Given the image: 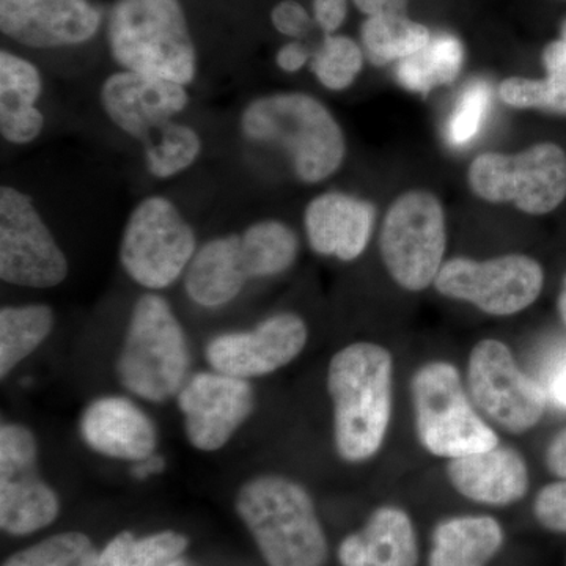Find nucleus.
Instances as JSON below:
<instances>
[{
	"label": "nucleus",
	"mask_w": 566,
	"mask_h": 566,
	"mask_svg": "<svg viewBox=\"0 0 566 566\" xmlns=\"http://www.w3.org/2000/svg\"><path fill=\"white\" fill-rule=\"evenodd\" d=\"M245 144L285 156L294 180L318 186L340 172L348 142L340 122L312 93L275 91L249 99L238 115Z\"/></svg>",
	"instance_id": "obj_1"
},
{
	"label": "nucleus",
	"mask_w": 566,
	"mask_h": 566,
	"mask_svg": "<svg viewBox=\"0 0 566 566\" xmlns=\"http://www.w3.org/2000/svg\"><path fill=\"white\" fill-rule=\"evenodd\" d=\"M394 379V354L375 342H354L331 359L327 392L334 447L345 463H367L385 447L392 422Z\"/></svg>",
	"instance_id": "obj_2"
},
{
	"label": "nucleus",
	"mask_w": 566,
	"mask_h": 566,
	"mask_svg": "<svg viewBox=\"0 0 566 566\" xmlns=\"http://www.w3.org/2000/svg\"><path fill=\"white\" fill-rule=\"evenodd\" d=\"M106 41L118 70L189 88L199 77V52L180 0H115Z\"/></svg>",
	"instance_id": "obj_3"
},
{
	"label": "nucleus",
	"mask_w": 566,
	"mask_h": 566,
	"mask_svg": "<svg viewBox=\"0 0 566 566\" xmlns=\"http://www.w3.org/2000/svg\"><path fill=\"white\" fill-rule=\"evenodd\" d=\"M234 510L268 566H324L329 545L311 493L290 476L264 474L238 491Z\"/></svg>",
	"instance_id": "obj_4"
},
{
	"label": "nucleus",
	"mask_w": 566,
	"mask_h": 566,
	"mask_svg": "<svg viewBox=\"0 0 566 566\" xmlns=\"http://www.w3.org/2000/svg\"><path fill=\"white\" fill-rule=\"evenodd\" d=\"M417 442L441 460L501 444L497 431L475 408L460 368L450 360L420 364L409 379Z\"/></svg>",
	"instance_id": "obj_5"
},
{
	"label": "nucleus",
	"mask_w": 566,
	"mask_h": 566,
	"mask_svg": "<svg viewBox=\"0 0 566 566\" xmlns=\"http://www.w3.org/2000/svg\"><path fill=\"white\" fill-rule=\"evenodd\" d=\"M191 368L188 338L172 305L145 292L133 305L117 360L122 386L151 403L180 394Z\"/></svg>",
	"instance_id": "obj_6"
},
{
	"label": "nucleus",
	"mask_w": 566,
	"mask_h": 566,
	"mask_svg": "<svg viewBox=\"0 0 566 566\" xmlns=\"http://www.w3.org/2000/svg\"><path fill=\"white\" fill-rule=\"evenodd\" d=\"M199 245L196 229L180 205L155 192L142 197L129 211L118 259L134 283L159 293L182 279Z\"/></svg>",
	"instance_id": "obj_7"
},
{
	"label": "nucleus",
	"mask_w": 566,
	"mask_h": 566,
	"mask_svg": "<svg viewBox=\"0 0 566 566\" xmlns=\"http://www.w3.org/2000/svg\"><path fill=\"white\" fill-rule=\"evenodd\" d=\"M444 205L428 189H408L387 208L378 249L387 274L408 293L427 292L446 263Z\"/></svg>",
	"instance_id": "obj_8"
},
{
	"label": "nucleus",
	"mask_w": 566,
	"mask_h": 566,
	"mask_svg": "<svg viewBox=\"0 0 566 566\" xmlns=\"http://www.w3.org/2000/svg\"><path fill=\"white\" fill-rule=\"evenodd\" d=\"M465 180L482 202L513 205L535 218L551 214L566 200V150L545 140L517 153H480Z\"/></svg>",
	"instance_id": "obj_9"
},
{
	"label": "nucleus",
	"mask_w": 566,
	"mask_h": 566,
	"mask_svg": "<svg viewBox=\"0 0 566 566\" xmlns=\"http://www.w3.org/2000/svg\"><path fill=\"white\" fill-rule=\"evenodd\" d=\"M465 386L480 415L509 434H526L546 415L547 392L501 338L476 342L465 365Z\"/></svg>",
	"instance_id": "obj_10"
},
{
	"label": "nucleus",
	"mask_w": 566,
	"mask_h": 566,
	"mask_svg": "<svg viewBox=\"0 0 566 566\" xmlns=\"http://www.w3.org/2000/svg\"><path fill=\"white\" fill-rule=\"evenodd\" d=\"M545 281V268L538 260L510 252L485 260L447 259L433 286L447 300L472 305L488 316L509 318L538 301Z\"/></svg>",
	"instance_id": "obj_11"
},
{
	"label": "nucleus",
	"mask_w": 566,
	"mask_h": 566,
	"mask_svg": "<svg viewBox=\"0 0 566 566\" xmlns=\"http://www.w3.org/2000/svg\"><path fill=\"white\" fill-rule=\"evenodd\" d=\"M70 263L31 193L13 185L0 188V279L21 289H55Z\"/></svg>",
	"instance_id": "obj_12"
},
{
	"label": "nucleus",
	"mask_w": 566,
	"mask_h": 566,
	"mask_svg": "<svg viewBox=\"0 0 566 566\" xmlns=\"http://www.w3.org/2000/svg\"><path fill=\"white\" fill-rule=\"evenodd\" d=\"M35 436L20 423L0 428V527L10 535H29L59 516L57 494L39 474Z\"/></svg>",
	"instance_id": "obj_13"
},
{
	"label": "nucleus",
	"mask_w": 566,
	"mask_h": 566,
	"mask_svg": "<svg viewBox=\"0 0 566 566\" xmlns=\"http://www.w3.org/2000/svg\"><path fill=\"white\" fill-rule=\"evenodd\" d=\"M191 88L177 82L115 70L99 85L104 117L128 139L144 145L191 107Z\"/></svg>",
	"instance_id": "obj_14"
},
{
	"label": "nucleus",
	"mask_w": 566,
	"mask_h": 566,
	"mask_svg": "<svg viewBox=\"0 0 566 566\" xmlns=\"http://www.w3.org/2000/svg\"><path fill=\"white\" fill-rule=\"evenodd\" d=\"M308 342V326L294 312L266 316L249 331H233L211 338L205 349L212 370L251 379L292 364Z\"/></svg>",
	"instance_id": "obj_15"
},
{
	"label": "nucleus",
	"mask_w": 566,
	"mask_h": 566,
	"mask_svg": "<svg viewBox=\"0 0 566 566\" xmlns=\"http://www.w3.org/2000/svg\"><path fill=\"white\" fill-rule=\"evenodd\" d=\"M103 25V10L93 0H0V32L28 50L84 46Z\"/></svg>",
	"instance_id": "obj_16"
},
{
	"label": "nucleus",
	"mask_w": 566,
	"mask_h": 566,
	"mask_svg": "<svg viewBox=\"0 0 566 566\" xmlns=\"http://www.w3.org/2000/svg\"><path fill=\"white\" fill-rule=\"evenodd\" d=\"M189 442L202 452L222 449L255 408L249 379L219 371L191 376L177 395Z\"/></svg>",
	"instance_id": "obj_17"
},
{
	"label": "nucleus",
	"mask_w": 566,
	"mask_h": 566,
	"mask_svg": "<svg viewBox=\"0 0 566 566\" xmlns=\"http://www.w3.org/2000/svg\"><path fill=\"white\" fill-rule=\"evenodd\" d=\"M376 207L356 193L329 189L305 205L303 227L312 252L342 263L356 262L374 238Z\"/></svg>",
	"instance_id": "obj_18"
},
{
	"label": "nucleus",
	"mask_w": 566,
	"mask_h": 566,
	"mask_svg": "<svg viewBox=\"0 0 566 566\" xmlns=\"http://www.w3.org/2000/svg\"><path fill=\"white\" fill-rule=\"evenodd\" d=\"M449 485L465 501L494 509L515 505L531 490V471L515 447L495 446L483 452L449 460Z\"/></svg>",
	"instance_id": "obj_19"
},
{
	"label": "nucleus",
	"mask_w": 566,
	"mask_h": 566,
	"mask_svg": "<svg viewBox=\"0 0 566 566\" xmlns=\"http://www.w3.org/2000/svg\"><path fill=\"white\" fill-rule=\"evenodd\" d=\"M80 434L93 452L115 460H147L158 447L150 417L128 398L114 395L96 398L84 409Z\"/></svg>",
	"instance_id": "obj_20"
},
{
	"label": "nucleus",
	"mask_w": 566,
	"mask_h": 566,
	"mask_svg": "<svg viewBox=\"0 0 566 566\" xmlns=\"http://www.w3.org/2000/svg\"><path fill=\"white\" fill-rule=\"evenodd\" d=\"M46 84L40 66L10 50L0 51V136L11 147H29L43 136Z\"/></svg>",
	"instance_id": "obj_21"
},
{
	"label": "nucleus",
	"mask_w": 566,
	"mask_h": 566,
	"mask_svg": "<svg viewBox=\"0 0 566 566\" xmlns=\"http://www.w3.org/2000/svg\"><path fill=\"white\" fill-rule=\"evenodd\" d=\"M342 566H419V535L401 506L379 505L363 528L346 535L337 549Z\"/></svg>",
	"instance_id": "obj_22"
},
{
	"label": "nucleus",
	"mask_w": 566,
	"mask_h": 566,
	"mask_svg": "<svg viewBox=\"0 0 566 566\" xmlns=\"http://www.w3.org/2000/svg\"><path fill=\"white\" fill-rule=\"evenodd\" d=\"M249 281L240 233L218 234L205 241L182 275L186 296L207 311L234 303Z\"/></svg>",
	"instance_id": "obj_23"
},
{
	"label": "nucleus",
	"mask_w": 566,
	"mask_h": 566,
	"mask_svg": "<svg viewBox=\"0 0 566 566\" xmlns=\"http://www.w3.org/2000/svg\"><path fill=\"white\" fill-rule=\"evenodd\" d=\"M505 545L504 526L490 515L446 517L431 532L428 566H488Z\"/></svg>",
	"instance_id": "obj_24"
},
{
	"label": "nucleus",
	"mask_w": 566,
	"mask_h": 566,
	"mask_svg": "<svg viewBox=\"0 0 566 566\" xmlns=\"http://www.w3.org/2000/svg\"><path fill=\"white\" fill-rule=\"evenodd\" d=\"M240 238L245 271L251 281L289 273L300 259V234L282 219H256L245 226Z\"/></svg>",
	"instance_id": "obj_25"
},
{
	"label": "nucleus",
	"mask_w": 566,
	"mask_h": 566,
	"mask_svg": "<svg viewBox=\"0 0 566 566\" xmlns=\"http://www.w3.org/2000/svg\"><path fill=\"white\" fill-rule=\"evenodd\" d=\"M205 140L191 123L174 120L142 145L145 172L156 181H172L188 174L202 158Z\"/></svg>",
	"instance_id": "obj_26"
},
{
	"label": "nucleus",
	"mask_w": 566,
	"mask_h": 566,
	"mask_svg": "<svg viewBox=\"0 0 566 566\" xmlns=\"http://www.w3.org/2000/svg\"><path fill=\"white\" fill-rule=\"evenodd\" d=\"M430 29L401 13L367 18L360 28V46L371 65L386 66L411 57L430 43Z\"/></svg>",
	"instance_id": "obj_27"
},
{
	"label": "nucleus",
	"mask_w": 566,
	"mask_h": 566,
	"mask_svg": "<svg viewBox=\"0 0 566 566\" xmlns=\"http://www.w3.org/2000/svg\"><path fill=\"white\" fill-rule=\"evenodd\" d=\"M55 314L46 304L0 308V376L7 378L54 329Z\"/></svg>",
	"instance_id": "obj_28"
},
{
	"label": "nucleus",
	"mask_w": 566,
	"mask_h": 566,
	"mask_svg": "<svg viewBox=\"0 0 566 566\" xmlns=\"http://www.w3.org/2000/svg\"><path fill=\"white\" fill-rule=\"evenodd\" d=\"M463 44L449 33L433 36L430 43L397 65V80L406 91L427 95L455 82L463 69Z\"/></svg>",
	"instance_id": "obj_29"
},
{
	"label": "nucleus",
	"mask_w": 566,
	"mask_h": 566,
	"mask_svg": "<svg viewBox=\"0 0 566 566\" xmlns=\"http://www.w3.org/2000/svg\"><path fill=\"white\" fill-rule=\"evenodd\" d=\"M188 545V538L174 531L158 532L144 538H137L132 532H122L104 546L96 566H163L181 557Z\"/></svg>",
	"instance_id": "obj_30"
},
{
	"label": "nucleus",
	"mask_w": 566,
	"mask_h": 566,
	"mask_svg": "<svg viewBox=\"0 0 566 566\" xmlns=\"http://www.w3.org/2000/svg\"><path fill=\"white\" fill-rule=\"evenodd\" d=\"M365 54L360 43L348 35H324L318 50L312 52V76L319 87L331 93L349 91L363 74Z\"/></svg>",
	"instance_id": "obj_31"
},
{
	"label": "nucleus",
	"mask_w": 566,
	"mask_h": 566,
	"mask_svg": "<svg viewBox=\"0 0 566 566\" xmlns=\"http://www.w3.org/2000/svg\"><path fill=\"white\" fill-rule=\"evenodd\" d=\"M99 553L81 532H63L13 554L2 566H96Z\"/></svg>",
	"instance_id": "obj_32"
},
{
	"label": "nucleus",
	"mask_w": 566,
	"mask_h": 566,
	"mask_svg": "<svg viewBox=\"0 0 566 566\" xmlns=\"http://www.w3.org/2000/svg\"><path fill=\"white\" fill-rule=\"evenodd\" d=\"M499 98L505 106L520 111H542L566 117V82L545 76H510L497 87Z\"/></svg>",
	"instance_id": "obj_33"
},
{
	"label": "nucleus",
	"mask_w": 566,
	"mask_h": 566,
	"mask_svg": "<svg viewBox=\"0 0 566 566\" xmlns=\"http://www.w3.org/2000/svg\"><path fill=\"white\" fill-rule=\"evenodd\" d=\"M491 91L485 82L465 85L447 120V140L452 147H464L479 134L490 109Z\"/></svg>",
	"instance_id": "obj_34"
},
{
	"label": "nucleus",
	"mask_w": 566,
	"mask_h": 566,
	"mask_svg": "<svg viewBox=\"0 0 566 566\" xmlns=\"http://www.w3.org/2000/svg\"><path fill=\"white\" fill-rule=\"evenodd\" d=\"M536 523L554 534H566V480L547 483L535 495Z\"/></svg>",
	"instance_id": "obj_35"
},
{
	"label": "nucleus",
	"mask_w": 566,
	"mask_h": 566,
	"mask_svg": "<svg viewBox=\"0 0 566 566\" xmlns=\"http://www.w3.org/2000/svg\"><path fill=\"white\" fill-rule=\"evenodd\" d=\"M270 21L275 32L286 39L300 40L311 31L314 18L297 0H281L271 9Z\"/></svg>",
	"instance_id": "obj_36"
},
{
	"label": "nucleus",
	"mask_w": 566,
	"mask_h": 566,
	"mask_svg": "<svg viewBox=\"0 0 566 566\" xmlns=\"http://www.w3.org/2000/svg\"><path fill=\"white\" fill-rule=\"evenodd\" d=\"M348 0H314L312 18L324 35H334L340 31L348 18Z\"/></svg>",
	"instance_id": "obj_37"
},
{
	"label": "nucleus",
	"mask_w": 566,
	"mask_h": 566,
	"mask_svg": "<svg viewBox=\"0 0 566 566\" xmlns=\"http://www.w3.org/2000/svg\"><path fill=\"white\" fill-rule=\"evenodd\" d=\"M312 52L300 40L282 44L275 52L274 63L283 74H297L311 66Z\"/></svg>",
	"instance_id": "obj_38"
},
{
	"label": "nucleus",
	"mask_w": 566,
	"mask_h": 566,
	"mask_svg": "<svg viewBox=\"0 0 566 566\" xmlns=\"http://www.w3.org/2000/svg\"><path fill=\"white\" fill-rule=\"evenodd\" d=\"M542 61L546 76L566 82V43L564 40L558 39L547 43L543 50Z\"/></svg>",
	"instance_id": "obj_39"
},
{
	"label": "nucleus",
	"mask_w": 566,
	"mask_h": 566,
	"mask_svg": "<svg viewBox=\"0 0 566 566\" xmlns=\"http://www.w3.org/2000/svg\"><path fill=\"white\" fill-rule=\"evenodd\" d=\"M545 463L547 471L557 479L566 480V427L554 434L546 447Z\"/></svg>",
	"instance_id": "obj_40"
},
{
	"label": "nucleus",
	"mask_w": 566,
	"mask_h": 566,
	"mask_svg": "<svg viewBox=\"0 0 566 566\" xmlns=\"http://www.w3.org/2000/svg\"><path fill=\"white\" fill-rule=\"evenodd\" d=\"M547 398L554 405L566 408V363L557 368L556 374L551 378L549 387H547Z\"/></svg>",
	"instance_id": "obj_41"
},
{
	"label": "nucleus",
	"mask_w": 566,
	"mask_h": 566,
	"mask_svg": "<svg viewBox=\"0 0 566 566\" xmlns=\"http://www.w3.org/2000/svg\"><path fill=\"white\" fill-rule=\"evenodd\" d=\"M164 469H166L164 458L151 455L147 460L136 461L132 469V475L136 480H145L150 475L161 474Z\"/></svg>",
	"instance_id": "obj_42"
},
{
	"label": "nucleus",
	"mask_w": 566,
	"mask_h": 566,
	"mask_svg": "<svg viewBox=\"0 0 566 566\" xmlns=\"http://www.w3.org/2000/svg\"><path fill=\"white\" fill-rule=\"evenodd\" d=\"M353 3L367 18L387 13L389 9V0H353Z\"/></svg>",
	"instance_id": "obj_43"
},
{
	"label": "nucleus",
	"mask_w": 566,
	"mask_h": 566,
	"mask_svg": "<svg viewBox=\"0 0 566 566\" xmlns=\"http://www.w3.org/2000/svg\"><path fill=\"white\" fill-rule=\"evenodd\" d=\"M557 312L558 316H560L562 323H564V326L566 327V273L564 279H562L560 289H558Z\"/></svg>",
	"instance_id": "obj_44"
},
{
	"label": "nucleus",
	"mask_w": 566,
	"mask_h": 566,
	"mask_svg": "<svg viewBox=\"0 0 566 566\" xmlns=\"http://www.w3.org/2000/svg\"><path fill=\"white\" fill-rule=\"evenodd\" d=\"M409 0H389V9L387 13H401L406 14V7H408Z\"/></svg>",
	"instance_id": "obj_45"
},
{
	"label": "nucleus",
	"mask_w": 566,
	"mask_h": 566,
	"mask_svg": "<svg viewBox=\"0 0 566 566\" xmlns=\"http://www.w3.org/2000/svg\"><path fill=\"white\" fill-rule=\"evenodd\" d=\"M163 566H192L189 562H186L185 558L178 557L175 560L169 562V564Z\"/></svg>",
	"instance_id": "obj_46"
},
{
	"label": "nucleus",
	"mask_w": 566,
	"mask_h": 566,
	"mask_svg": "<svg viewBox=\"0 0 566 566\" xmlns=\"http://www.w3.org/2000/svg\"><path fill=\"white\" fill-rule=\"evenodd\" d=\"M562 40L565 41L566 43V21L564 22V25H562V36H560Z\"/></svg>",
	"instance_id": "obj_47"
}]
</instances>
